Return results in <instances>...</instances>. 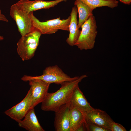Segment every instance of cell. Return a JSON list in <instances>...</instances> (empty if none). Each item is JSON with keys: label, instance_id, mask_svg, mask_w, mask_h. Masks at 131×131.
<instances>
[{"label": "cell", "instance_id": "obj_18", "mask_svg": "<svg viewBox=\"0 0 131 131\" xmlns=\"http://www.w3.org/2000/svg\"><path fill=\"white\" fill-rule=\"evenodd\" d=\"M86 131H111L109 130L88 122L85 119Z\"/></svg>", "mask_w": 131, "mask_h": 131}, {"label": "cell", "instance_id": "obj_11", "mask_svg": "<svg viewBox=\"0 0 131 131\" xmlns=\"http://www.w3.org/2000/svg\"><path fill=\"white\" fill-rule=\"evenodd\" d=\"M85 114L86 121L111 131L110 125L113 121L105 111L94 108Z\"/></svg>", "mask_w": 131, "mask_h": 131}, {"label": "cell", "instance_id": "obj_6", "mask_svg": "<svg viewBox=\"0 0 131 131\" xmlns=\"http://www.w3.org/2000/svg\"><path fill=\"white\" fill-rule=\"evenodd\" d=\"M10 15L15 21L21 36L26 35L35 29L29 14L22 9L16 3L11 6Z\"/></svg>", "mask_w": 131, "mask_h": 131}, {"label": "cell", "instance_id": "obj_20", "mask_svg": "<svg viewBox=\"0 0 131 131\" xmlns=\"http://www.w3.org/2000/svg\"><path fill=\"white\" fill-rule=\"evenodd\" d=\"M0 21H3L6 22H8V20L7 19L5 16L2 14L1 10L0 9ZM4 39V37L3 36L0 35V41H2Z\"/></svg>", "mask_w": 131, "mask_h": 131}, {"label": "cell", "instance_id": "obj_8", "mask_svg": "<svg viewBox=\"0 0 131 131\" xmlns=\"http://www.w3.org/2000/svg\"><path fill=\"white\" fill-rule=\"evenodd\" d=\"M31 93V89L30 88L23 99L17 104L6 111L5 113L17 122L22 120L30 109Z\"/></svg>", "mask_w": 131, "mask_h": 131}, {"label": "cell", "instance_id": "obj_5", "mask_svg": "<svg viewBox=\"0 0 131 131\" xmlns=\"http://www.w3.org/2000/svg\"><path fill=\"white\" fill-rule=\"evenodd\" d=\"M34 27L39 30L42 34H51L59 30L69 31L70 16L66 19L61 20L60 17L41 22L36 18L33 12L29 14Z\"/></svg>", "mask_w": 131, "mask_h": 131}, {"label": "cell", "instance_id": "obj_17", "mask_svg": "<svg viewBox=\"0 0 131 131\" xmlns=\"http://www.w3.org/2000/svg\"><path fill=\"white\" fill-rule=\"evenodd\" d=\"M88 5L93 11L97 8L107 6L112 9L117 7L118 2L115 0H79Z\"/></svg>", "mask_w": 131, "mask_h": 131}, {"label": "cell", "instance_id": "obj_14", "mask_svg": "<svg viewBox=\"0 0 131 131\" xmlns=\"http://www.w3.org/2000/svg\"><path fill=\"white\" fill-rule=\"evenodd\" d=\"M78 11L75 5L72 8L70 14V20L69 25V33L66 40L67 43L71 46H74L80 33L81 31L78 28L77 15Z\"/></svg>", "mask_w": 131, "mask_h": 131}, {"label": "cell", "instance_id": "obj_7", "mask_svg": "<svg viewBox=\"0 0 131 131\" xmlns=\"http://www.w3.org/2000/svg\"><path fill=\"white\" fill-rule=\"evenodd\" d=\"M29 81L32 90L30 97L31 109L34 108L43 101L48 93L50 84L38 79H32Z\"/></svg>", "mask_w": 131, "mask_h": 131}, {"label": "cell", "instance_id": "obj_1", "mask_svg": "<svg viewBox=\"0 0 131 131\" xmlns=\"http://www.w3.org/2000/svg\"><path fill=\"white\" fill-rule=\"evenodd\" d=\"M87 77L86 75H83L74 80L65 82L61 84V88L56 92L48 93L41 102V109L45 111L55 112L62 105L70 103L74 88Z\"/></svg>", "mask_w": 131, "mask_h": 131}, {"label": "cell", "instance_id": "obj_13", "mask_svg": "<svg viewBox=\"0 0 131 131\" xmlns=\"http://www.w3.org/2000/svg\"><path fill=\"white\" fill-rule=\"evenodd\" d=\"M24 118L18 122L20 127L29 131H45L39 123L34 108L30 109Z\"/></svg>", "mask_w": 131, "mask_h": 131}, {"label": "cell", "instance_id": "obj_22", "mask_svg": "<svg viewBox=\"0 0 131 131\" xmlns=\"http://www.w3.org/2000/svg\"><path fill=\"white\" fill-rule=\"evenodd\" d=\"M121 2L127 4H130L131 3V0H119Z\"/></svg>", "mask_w": 131, "mask_h": 131}, {"label": "cell", "instance_id": "obj_4", "mask_svg": "<svg viewBox=\"0 0 131 131\" xmlns=\"http://www.w3.org/2000/svg\"><path fill=\"white\" fill-rule=\"evenodd\" d=\"M79 77H71L64 73L57 65H55L46 67L43 70L42 75L34 76L24 75L21 79L24 82L38 79L50 84H61L65 82L75 80Z\"/></svg>", "mask_w": 131, "mask_h": 131}, {"label": "cell", "instance_id": "obj_10", "mask_svg": "<svg viewBox=\"0 0 131 131\" xmlns=\"http://www.w3.org/2000/svg\"><path fill=\"white\" fill-rule=\"evenodd\" d=\"M70 103L62 105L55 112L54 125L56 131H70Z\"/></svg>", "mask_w": 131, "mask_h": 131}, {"label": "cell", "instance_id": "obj_16", "mask_svg": "<svg viewBox=\"0 0 131 131\" xmlns=\"http://www.w3.org/2000/svg\"><path fill=\"white\" fill-rule=\"evenodd\" d=\"M70 131H76L77 129L84 121L85 114L70 106Z\"/></svg>", "mask_w": 131, "mask_h": 131}, {"label": "cell", "instance_id": "obj_19", "mask_svg": "<svg viewBox=\"0 0 131 131\" xmlns=\"http://www.w3.org/2000/svg\"><path fill=\"white\" fill-rule=\"evenodd\" d=\"M111 131H126V128L121 124L115 123L113 121L110 125Z\"/></svg>", "mask_w": 131, "mask_h": 131}, {"label": "cell", "instance_id": "obj_15", "mask_svg": "<svg viewBox=\"0 0 131 131\" xmlns=\"http://www.w3.org/2000/svg\"><path fill=\"white\" fill-rule=\"evenodd\" d=\"M74 4L77 7L79 14L78 27L79 29L89 17L93 15V11L88 5L80 0H76Z\"/></svg>", "mask_w": 131, "mask_h": 131}, {"label": "cell", "instance_id": "obj_21", "mask_svg": "<svg viewBox=\"0 0 131 131\" xmlns=\"http://www.w3.org/2000/svg\"><path fill=\"white\" fill-rule=\"evenodd\" d=\"M85 121V120L83 123L77 129L76 131H86Z\"/></svg>", "mask_w": 131, "mask_h": 131}, {"label": "cell", "instance_id": "obj_9", "mask_svg": "<svg viewBox=\"0 0 131 131\" xmlns=\"http://www.w3.org/2000/svg\"><path fill=\"white\" fill-rule=\"evenodd\" d=\"M67 0L46 1L42 0H20L16 4L22 9L29 14L30 12L42 9H48L60 3Z\"/></svg>", "mask_w": 131, "mask_h": 131}, {"label": "cell", "instance_id": "obj_3", "mask_svg": "<svg viewBox=\"0 0 131 131\" xmlns=\"http://www.w3.org/2000/svg\"><path fill=\"white\" fill-rule=\"evenodd\" d=\"M80 28L82 30L74 46L81 50L92 49L97 34L96 21L93 15L90 16Z\"/></svg>", "mask_w": 131, "mask_h": 131}, {"label": "cell", "instance_id": "obj_12", "mask_svg": "<svg viewBox=\"0 0 131 131\" xmlns=\"http://www.w3.org/2000/svg\"><path fill=\"white\" fill-rule=\"evenodd\" d=\"M70 106L85 113L94 108L88 102L78 85L74 88L70 102Z\"/></svg>", "mask_w": 131, "mask_h": 131}, {"label": "cell", "instance_id": "obj_2", "mask_svg": "<svg viewBox=\"0 0 131 131\" xmlns=\"http://www.w3.org/2000/svg\"><path fill=\"white\" fill-rule=\"evenodd\" d=\"M42 34L35 28L26 35L21 36L17 43V51L22 60H29L34 56Z\"/></svg>", "mask_w": 131, "mask_h": 131}]
</instances>
